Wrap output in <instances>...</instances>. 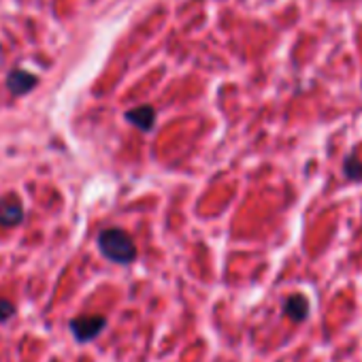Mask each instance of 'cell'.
<instances>
[{
  "label": "cell",
  "instance_id": "1",
  "mask_svg": "<svg viewBox=\"0 0 362 362\" xmlns=\"http://www.w3.org/2000/svg\"><path fill=\"white\" fill-rule=\"evenodd\" d=\"M98 250L100 254L117 264H130L136 258V247L132 239L119 228H107L98 235Z\"/></svg>",
  "mask_w": 362,
  "mask_h": 362
},
{
  "label": "cell",
  "instance_id": "2",
  "mask_svg": "<svg viewBox=\"0 0 362 362\" xmlns=\"http://www.w3.org/2000/svg\"><path fill=\"white\" fill-rule=\"evenodd\" d=\"M105 326H107V317L105 315H98V313L96 315H77L69 324V328H71V332H73V337H75L77 343L94 341L103 332Z\"/></svg>",
  "mask_w": 362,
  "mask_h": 362
},
{
  "label": "cell",
  "instance_id": "3",
  "mask_svg": "<svg viewBox=\"0 0 362 362\" xmlns=\"http://www.w3.org/2000/svg\"><path fill=\"white\" fill-rule=\"evenodd\" d=\"M37 75L28 73V71H22V69H16L9 73L7 77V88L11 90V94H28L35 86H37Z\"/></svg>",
  "mask_w": 362,
  "mask_h": 362
},
{
  "label": "cell",
  "instance_id": "4",
  "mask_svg": "<svg viewBox=\"0 0 362 362\" xmlns=\"http://www.w3.org/2000/svg\"><path fill=\"white\" fill-rule=\"evenodd\" d=\"M284 313L292 322H303L309 315V300L303 294H290L284 303Z\"/></svg>",
  "mask_w": 362,
  "mask_h": 362
},
{
  "label": "cell",
  "instance_id": "5",
  "mask_svg": "<svg viewBox=\"0 0 362 362\" xmlns=\"http://www.w3.org/2000/svg\"><path fill=\"white\" fill-rule=\"evenodd\" d=\"M126 119L132 124V126H136L139 130H151L153 128V122H156V111H153V107H149V105H143V107H136V109H130L128 113H126Z\"/></svg>",
  "mask_w": 362,
  "mask_h": 362
},
{
  "label": "cell",
  "instance_id": "6",
  "mask_svg": "<svg viewBox=\"0 0 362 362\" xmlns=\"http://www.w3.org/2000/svg\"><path fill=\"white\" fill-rule=\"evenodd\" d=\"M22 220H24V209L18 201L9 199L0 203V226L11 228V226H18Z\"/></svg>",
  "mask_w": 362,
  "mask_h": 362
},
{
  "label": "cell",
  "instance_id": "7",
  "mask_svg": "<svg viewBox=\"0 0 362 362\" xmlns=\"http://www.w3.org/2000/svg\"><path fill=\"white\" fill-rule=\"evenodd\" d=\"M343 175L349 181H362V160L356 153H347L343 160Z\"/></svg>",
  "mask_w": 362,
  "mask_h": 362
},
{
  "label": "cell",
  "instance_id": "8",
  "mask_svg": "<svg viewBox=\"0 0 362 362\" xmlns=\"http://www.w3.org/2000/svg\"><path fill=\"white\" fill-rule=\"evenodd\" d=\"M13 315H16V305H13L11 300H7V298L0 296V324L7 322V320H11Z\"/></svg>",
  "mask_w": 362,
  "mask_h": 362
}]
</instances>
